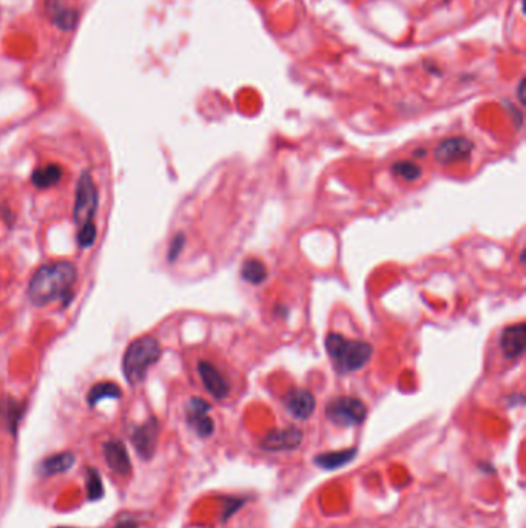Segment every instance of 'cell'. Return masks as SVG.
<instances>
[{"instance_id":"cell-1","label":"cell","mask_w":526,"mask_h":528,"mask_svg":"<svg viewBox=\"0 0 526 528\" xmlns=\"http://www.w3.org/2000/svg\"><path fill=\"white\" fill-rule=\"evenodd\" d=\"M78 280V269L70 262L43 264L34 272L28 285V298L37 308H43L57 298L70 294Z\"/></svg>"},{"instance_id":"cell-2","label":"cell","mask_w":526,"mask_h":528,"mask_svg":"<svg viewBox=\"0 0 526 528\" xmlns=\"http://www.w3.org/2000/svg\"><path fill=\"white\" fill-rule=\"evenodd\" d=\"M326 351L338 372L349 374L364 368L369 363L373 348L368 341L347 340L345 335L331 332L326 335Z\"/></svg>"},{"instance_id":"cell-3","label":"cell","mask_w":526,"mask_h":528,"mask_svg":"<svg viewBox=\"0 0 526 528\" xmlns=\"http://www.w3.org/2000/svg\"><path fill=\"white\" fill-rule=\"evenodd\" d=\"M162 356L161 344L153 337H141L128 344L122 357V371L132 386L139 385L146 379L150 366H153Z\"/></svg>"},{"instance_id":"cell-4","label":"cell","mask_w":526,"mask_h":528,"mask_svg":"<svg viewBox=\"0 0 526 528\" xmlns=\"http://www.w3.org/2000/svg\"><path fill=\"white\" fill-rule=\"evenodd\" d=\"M99 205V194L90 173H82L76 186V198L73 208V218L78 227L95 223V215Z\"/></svg>"},{"instance_id":"cell-5","label":"cell","mask_w":526,"mask_h":528,"mask_svg":"<svg viewBox=\"0 0 526 528\" xmlns=\"http://www.w3.org/2000/svg\"><path fill=\"white\" fill-rule=\"evenodd\" d=\"M368 409L357 397L342 395L331 400L326 407V417L338 426H357L364 422Z\"/></svg>"},{"instance_id":"cell-6","label":"cell","mask_w":526,"mask_h":528,"mask_svg":"<svg viewBox=\"0 0 526 528\" xmlns=\"http://www.w3.org/2000/svg\"><path fill=\"white\" fill-rule=\"evenodd\" d=\"M472 150H474V142L469 141L468 137H448L434 150V158L441 165H451L469 158Z\"/></svg>"},{"instance_id":"cell-7","label":"cell","mask_w":526,"mask_h":528,"mask_svg":"<svg viewBox=\"0 0 526 528\" xmlns=\"http://www.w3.org/2000/svg\"><path fill=\"white\" fill-rule=\"evenodd\" d=\"M159 435V424L155 417L148 419L146 424H142L132 434V443L144 461H150L153 457Z\"/></svg>"},{"instance_id":"cell-8","label":"cell","mask_w":526,"mask_h":528,"mask_svg":"<svg viewBox=\"0 0 526 528\" xmlns=\"http://www.w3.org/2000/svg\"><path fill=\"white\" fill-rule=\"evenodd\" d=\"M289 414L298 420H307L315 411V397L307 389H291L283 397Z\"/></svg>"},{"instance_id":"cell-9","label":"cell","mask_w":526,"mask_h":528,"mask_svg":"<svg viewBox=\"0 0 526 528\" xmlns=\"http://www.w3.org/2000/svg\"><path fill=\"white\" fill-rule=\"evenodd\" d=\"M303 440L301 430L295 426L286 428V430H273L261 440V448L270 453L277 451H291L298 448Z\"/></svg>"},{"instance_id":"cell-10","label":"cell","mask_w":526,"mask_h":528,"mask_svg":"<svg viewBox=\"0 0 526 528\" xmlns=\"http://www.w3.org/2000/svg\"><path fill=\"white\" fill-rule=\"evenodd\" d=\"M198 374H200L204 388L216 400L226 399L228 393H230V385H228V381L223 374L218 371L216 366H213L209 362H200L198 363Z\"/></svg>"},{"instance_id":"cell-11","label":"cell","mask_w":526,"mask_h":528,"mask_svg":"<svg viewBox=\"0 0 526 528\" xmlns=\"http://www.w3.org/2000/svg\"><path fill=\"white\" fill-rule=\"evenodd\" d=\"M500 349L506 358L515 360L522 357L526 343V325L523 321L517 325H511L503 329L500 334Z\"/></svg>"},{"instance_id":"cell-12","label":"cell","mask_w":526,"mask_h":528,"mask_svg":"<svg viewBox=\"0 0 526 528\" xmlns=\"http://www.w3.org/2000/svg\"><path fill=\"white\" fill-rule=\"evenodd\" d=\"M104 456L109 468L119 476H128L132 471V461L128 451L120 440H110L104 445Z\"/></svg>"},{"instance_id":"cell-13","label":"cell","mask_w":526,"mask_h":528,"mask_svg":"<svg viewBox=\"0 0 526 528\" xmlns=\"http://www.w3.org/2000/svg\"><path fill=\"white\" fill-rule=\"evenodd\" d=\"M76 462V457L70 451H65V453H59L55 456H50L39 463V471L43 478L48 476H55V474L65 473L71 468Z\"/></svg>"},{"instance_id":"cell-14","label":"cell","mask_w":526,"mask_h":528,"mask_svg":"<svg viewBox=\"0 0 526 528\" xmlns=\"http://www.w3.org/2000/svg\"><path fill=\"white\" fill-rule=\"evenodd\" d=\"M355 454H357L355 448L332 451V453L318 454L314 462L318 466H321L323 470H338V468H341V466H345L349 462H352L355 459Z\"/></svg>"},{"instance_id":"cell-15","label":"cell","mask_w":526,"mask_h":528,"mask_svg":"<svg viewBox=\"0 0 526 528\" xmlns=\"http://www.w3.org/2000/svg\"><path fill=\"white\" fill-rule=\"evenodd\" d=\"M62 178V167L57 164H48L43 167H37L32 175L33 184L37 189H50L56 186Z\"/></svg>"},{"instance_id":"cell-16","label":"cell","mask_w":526,"mask_h":528,"mask_svg":"<svg viewBox=\"0 0 526 528\" xmlns=\"http://www.w3.org/2000/svg\"><path fill=\"white\" fill-rule=\"evenodd\" d=\"M120 395L122 391L116 384H111V381H101V384H96L90 389V393L87 394V403L93 408L104 399H119Z\"/></svg>"},{"instance_id":"cell-17","label":"cell","mask_w":526,"mask_h":528,"mask_svg":"<svg viewBox=\"0 0 526 528\" xmlns=\"http://www.w3.org/2000/svg\"><path fill=\"white\" fill-rule=\"evenodd\" d=\"M241 277L244 281L250 283V285L259 286L268 280V269H265V266L259 259L250 258L246 259L241 266Z\"/></svg>"},{"instance_id":"cell-18","label":"cell","mask_w":526,"mask_h":528,"mask_svg":"<svg viewBox=\"0 0 526 528\" xmlns=\"http://www.w3.org/2000/svg\"><path fill=\"white\" fill-rule=\"evenodd\" d=\"M391 170L395 176H399V178L409 182L417 181L423 173V168L413 163V161H397V163L392 164Z\"/></svg>"},{"instance_id":"cell-19","label":"cell","mask_w":526,"mask_h":528,"mask_svg":"<svg viewBox=\"0 0 526 528\" xmlns=\"http://www.w3.org/2000/svg\"><path fill=\"white\" fill-rule=\"evenodd\" d=\"M209 411H210V405L205 402L204 399H200V397H193V399H190V402L187 405L188 424L193 426L196 422H200L201 419H204L205 416H209Z\"/></svg>"},{"instance_id":"cell-20","label":"cell","mask_w":526,"mask_h":528,"mask_svg":"<svg viewBox=\"0 0 526 528\" xmlns=\"http://www.w3.org/2000/svg\"><path fill=\"white\" fill-rule=\"evenodd\" d=\"M104 496V485H102V479L101 474L97 473L96 468H90L87 470V497L88 501L95 502L99 501Z\"/></svg>"},{"instance_id":"cell-21","label":"cell","mask_w":526,"mask_h":528,"mask_svg":"<svg viewBox=\"0 0 526 528\" xmlns=\"http://www.w3.org/2000/svg\"><path fill=\"white\" fill-rule=\"evenodd\" d=\"M96 235H97V231H96L95 223H88L85 226L79 227V231H78L79 246L81 248H91V246H93L95 240H96Z\"/></svg>"},{"instance_id":"cell-22","label":"cell","mask_w":526,"mask_h":528,"mask_svg":"<svg viewBox=\"0 0 526 528\" xmlns=\"http://www.w3.org/2000/svg\"><path fill=\"white\" fill-rule=\"evenodd\" d=\"M55 20L60 28L70 29L76 25V22H78V13L74 10H60Z\"/></svg>"},{"instance_id":"cell-23","label":"cell","mask_w":526,"mask_h":528,"mask_svg":"<svg viewBox=\"0 0 526 528\" xmlns=\"http://www.w3.org/2000/svg\"><path fill=\"white\" fill-rule=\"evenodd\" d=\"M184 244H186V236L184 233H178L174 238L172 240L170 243V248H169V262L170 263H174L178 259L179 254L182 252V249H184Z\"/></svg>"},{"instance_id":"cell-24","label":"cell","mask_w":526,"mask_h":528,"mask_svg":"<svg viewBox=\"0 0 526 528\" xmlns=\"http://www.w3.org/2000/svg\"><path fill=\"white\" fill-rule=\"evenodd\" d=\"M193 428L201 438H209V435H212L213 431H215V424H213V420L209 416H205L200 422H196Z\"/></svg>"},{"instance_id":"cell-25","label":"cell","mask_w":526,"mask_h":528,"mask_svg":"<svg viewBox=\"0 0 526 528\" xmlns=\"http://www.w3.org/2000/svg\"><path fill=\"white\" fill-rule=\"evenodd\" d=\"M517 95H518V101H520V104H525V79H522L520 83H518Z\"/></svg>"},{"instance_id":"cell-26","label":"cell","mask_w":526,"mask_h":528,"mask_svg":"<svg viewBox=\"0 0 526 528\" xmlns=\"http://www.w3.org/2000/svg\"><path fill=\"white\" fill-rule=\"evenodd\" d=\"M114 528H138V527H136V524L132 522V520H122V522L118 524Z\"/></svg>"},{"instance_id":"cell-27","label":"cell","mask_w":526,"mask_h":528,"mask_svg":"<svg viewBox=\"0 0 526 528\" xmlns=\"http://www.w3.org/2000/svg\"><path fill=\"white\" fill-rule=\"evenodd\" d=\"M57 528H70V527H57Z\"/></svg>"}]
</instances>
